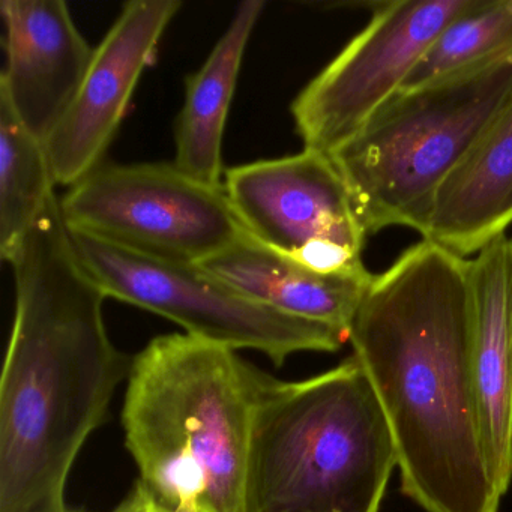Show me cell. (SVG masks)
Masks as SVG:
<instances>
[{
	"mask_svg": "<svg viewBox=\"0 0 512 512\" xmlns=\"http://www.w3.org/2000/svg\"><path fill=\"white\" fill-rule=\"evenodd\" d=\"M179 0H131L122 7L46 151L56 185L73 187L101 166L142 74L157 58Z\"/></svg>",
	"mask_w": 512,
	"mask_h": 512,
	"instance_id": "10",
	"label": "cell"
},
{
	"mask_svg": "<svg viewBox=\"0 0 512 512\" xmlns=\"http://www.w3.org/2000/svg\"><path fill=\"white\" fill-rule=\"evenodd\" d=\"M512 58V0H475L452 20L401 91L437 85Z\"/></svg>",
	"mask_w": 512,
	"mask_h": 512,
	"instance_id": "17",
	"label": "cell"
},
{
	"mask_svg": "<svg viewBox=\"0 0 512 512\" xmlns=\"http://www.w3.org/2000/svg\"><path fill=\"white\" fill-rule=\"evenodd\" d=\"M512 98V58L437 85L400 91L337 151L368 235L409 227L424 236L437 193Z\"/></svg>",
	"mask_w": 512,
	"mask_h": 512,
	"instance_id": "5",
	"label": "cell"
},
{
	"mask_svg": "<svg viewBox=\"0 0 512 512\" xmlns=\"http://www.w3.org/2000/svg\"><path fill=\"white\" fill-rule=\"evenodd\" d=\"M262 0L239 5L229 28L221 35L199 71L187 77L185 101L176 121L175 166L203 184L220 187L224 128L241 73L242 59Z\"/></svg>",
	"mask_w": 512,
	"mask_h": 512,
	"instance_id": "15",
	"label": "cell"
},
{
	"mask_svg": "<svg viewBox=\"0 0 512 512\" xmlns=\"http://www.w3.org/2000/svg\"><path fill=\"white\" fill-rule=\"evenodd\" d=\"M55 187L46 145L0 97V256L5 262L58 197Z\"/></svg>",
	"mask_w": 512,
	"mask_h": 512,
	"instance_id": "16",
	"label": "cell"
},
{
	"mask_svg": "<svg viewBox=\"0 0 512 512\" xmlns=\"http://www.w3.org/2000/svg\"><path fill=\"white\" fill-rule=\"evenodd\" d=\"M394 437L355 355L319 376H260L241 512H379Z\"/></svg>",
	"mask_w": 512,
	"mask_h": 512,
	"instance_id": "4",
	"label": "cell"
},
{
	"mask_svg": "<svg viewBox=\"0 0 512 512\" xmlns=\"http://www.w3.org/2000/svg\"><path fill=\"white\" fill-rule=\"evenodd\" d=\"M262 371L236 350L161 335L134 356L122 424L140 481L178 512H241Z\"/></svg>",
	"mask_w": 512,
	"mask_h": 512,
	"instance_id": "3",
	"label": "cell"
},
{
	"mask_svg": "<svg viewBox=\"0 0 512 512\" xmlns=\"http://www.w3.org/2000/svg\"><path fill=\"white\" fill-rule=\"evenodd\" d=\"M16 317L0 380V512H67L68 476L133 359L104 323L106 293L50 202L7 259Z\"/></svg>",
	"mask_w": 512,
	"mask_h": 512,
	"instance_id": "2",
	"label": "cell"
},
{
	"mask_svg": "<svg viewBox=\"0 0 512 512\" xmlns=\"http://www.w3.org/2000/svg\"><path fill=\"white\" fill-rule=\"evenodd\" d=\"M475 0H398L377 5L370 23L302 89L292 104L304 149L331 155L401 91L443 29Z\"/></svg>",
	"mask_w": 512,
	"mask_h": 512,
	"instance_id": "8",
	"label": "cell"
},
{
	"mask_svg": "<svg viewBox=\"0 0 512 512\" xmlns=\"http://www.w3.org/2000/svg\"><path fill=\"white\" fill-rule=\"evenodd\" d=\"M0 14L7 31L0 97L46 143L73 104L94 49L62 0H4Z\"/></svg>",
	"mask_w": 512,
	"mask_h": 512,
	"instance_id": "11",
	"label": "cell"
},
{
	"mask_svg": "<svg viewBox=\"0 0 512 512\" xmlns=\"http://www.w3.org/2000/svg\"><path fill=\"white\" fill-rule=\"evenodd\" d=\"M224 190L247 232L278 253L337 244L362 254L367 230L331 157L304 149L227 170Z\"/></svg>",
	"mask_w": 512,
	"mask_h": 512,
	"instance_id": "9",
	"label": "cell"
},
{
	"mask_svg": "<svg viewBox=\"0 0 512 512\" xmlns=\"http://www.w3.org/2000/svg\"><path fill=\"white\" fill-rule=\"evenodd\" d=\"M86 271L107 298L166 317L185 334L265 353L277 367L299 352H337L346 332L265 307L190 263L149 259L71 232Z\"/></svg>",
	"mask_w": 512,
	"mask_h": 512,
	"instance_id": "7",
	"label": "cell"
},
{
	"mask_svg": "<svg viewBox=\"0 0 512 512\" xmlns=\"http://www.w3.org/2000/svg\"><path fill=\"white\" fill-rule=\"evenodd\" d=\"M472 373L488 463L500 493L512 481V238L469 259Z\"/></svg>",
	"mask_w": 512,
	"mask_h": 512,
	"instance_id": "12",
	"label": "cell"
},
{
	"mask_svg": "<svg viewBox=\"0 0 512 512\" xmlns=\"http://www.w3.org/2000/svg\"><path fill=\"white\" fill-rule=\"evenodd\" d=\"M59 208L70 232L164 262L200 265L248 235L224 185L175 163L101 164Z\"/></svg>",
	"mask_w": 512,
	"mask_h": 512,
	"instance_id": "6",
	"label": "cell"
},
{
	"mask_svg": "<svg viewBox=\"0 0 512 512\" xmlns=\"http://www.w3.org/2000/svg\"><path fill=\"white\" fill-rule=\"evenodd\" d=\"M425 512H499L472 373L469 259L428 239L374 277L349 329Z\"/></svg>",
	"mask_w": 512,
	"mask_h": 512,
	"instance_id": "1",
	"label": "cell"
},
{
	"mask_svg": "<svg viewBox=\"0 0 512 512\" xmlns=\"http://www.w3.org/2000/svg\"><path fill=\"white\" fill-rule=\"evenodd\" d=\"M115 512H178L161 502L142 481L136 482L134 490Z\"/></svg>",
	"mask_w": 512,
	"mask_h": 512,
	"instance_id": "18",
	"label": "cell"
},
{
	"mask_svg": "<svg viewBox=\"0 0 512 512\" xmlns=\"http://www.w3.org/2000/svg\"><path fill=\"white\" fill-rule=\"evenodd\" d=\"M512 224V98L437 193L422 239L478 253Z\"/></svg>",
	"mask_w": 512,
	"mask_h": 512,
	"instance_id": "14",
	"label": "cell"
},
{
	"mask_svg": "<svg viewBox=\"0 0 512 512\" xmlns=\"http://www.w3.org/2000/svg\"><path fill=\"white\" fill-rule=\"evenodd\" d=\"M199 266L265 307L331 326L347 337L376 277L365 266L332 274L314 271L250 233Z\"/></svg>",
	"mask_w": 512,
	"mask_h": 512,
	"instance_id": "13",
	"label": "cell"
}]
</instances>
